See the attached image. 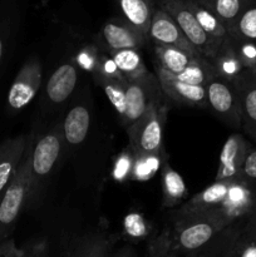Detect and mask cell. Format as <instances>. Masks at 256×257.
I'll use <instances>...</instances> for the list:
<instances>
[{
  "instance_id": "4",
  "label": "cell",
  "mask_w": 256,
  "mask_h": 257,
  "mask_svg": "<svg viewBox=\"0 0 256 257\" xmlns=\"http://www.w3.org/2000/svg\"><path fill=\"white\" fill-rule=\"evenodd\" d=\"M160 8L172 17L191 45L207 62L212 63L218 57L223 45L213 40L202 29L187 0H162Z\"/></svg>"
},
{
  "instance_id": "23",
  "label": "cell",
  "mask_w": 256,
  "mask_h": 257,
  "mask_svg": "<svg viewBox=\"0 0 256 257\" xmlns=\"http://www.w3.org/2000/svg\"><path fill=\"white\" fill-rule=\"evenodd\" d=\"M207 7L227 29L228 34L245 8L252 0H198Z\"/></svg>"
},
{
  "instance_id": "1",
  "label": "cell",
  "mask_w": 256,
  "mask_h": 257,
  "mask_svg": "<svg viewBox=\"0 0 256 257\" xmlns=\"http://www.w3.org/2000/svg\"><path fill=\"white\" fill-rule=\"evenodd\" d=\"M232 223L221 208L177 216L172 237L168 238L170 251L196 252Z\"/></svg>"
},
{
  "instance_id": "17",
  "label": "cell",
  "mask_w": 256,
  "mask_h": 257,
  "mask_svg": "<svg viewBox=\"0 0 256 257\" xmlns=\"http://www.w3.org/2000/svg\"><path fill=\"white\" fill-rule=\"evenodd\" d=\"M241 222L236 221L232 225L218 233L208 245L196 251L195 257H236L241 243Z\"/></svg>"
},
{
  "instance_id": "13",
  "label": "cell",
  "mask_w": 256,
  "mask_h": 257,
  "mask_svg": "<svg viewBox=\"0 0 256 257\" xmlns=\"http://www.w3.org/2000/svg\"><path fill=\"white\" fill-rule=\"evenodd\" d=\"M102 35L110 52L124 49L140 50L147 40V38L125 23L122 18L108 20L103 27Z\"/></svg>"
},
{
  "instance_id": "14",
  "label": "cell",
  "mask_w": 256,
  "mask_h": 257,
  "mask_svg": "<svg viewBox=\"0 0 256 257\" xmlns=\"http://www.w3.org/2000/svg\"><path fill=\"white\" fill-rule=\"evenodd\" d=\"M78 83V70L73 63L67 62L60 64L48 79L45 87L47 99L53 104L65 102L74 92Z\"/></svg>"
},
{
  "instance_id": "29",
  "label": "cell",
  "mask_w": 256,
  "mask_h": 257,
  "mask_svg": "<svg viewBox=\"0 0 256 257\" xmlns=\"http://www.w3.org/2000/svg\"><path fill=\"white\" fill-rule=\"evenodd\" d=\"M150 257H176L175 253L170 251V243H168L167 237H161L158 242L151 250Z\"/></svg>"
},
{
  "instance_id": "2",
  "label": "cell",
  "mask_w": 256,
  "mask_h": 257,
  "mask_svg": "<svg viewBox=\"0 0 256 257\" xmlns=\"http://www.w3.org/2000/svg\"><path fill=\"white\" fill-rule=\"evenodd\" d=\"M30 142L17 173L0 195V243L12 233L15 222L30 197L32 188V148Z\"/></svg>"
},
{
  "instance_id": "26",
  "label": "cell",
  "mask_w": 256,
  "mask_h": 257,
  "mask_svg": "<svg viewBox=\"0 0 256 257\" xmlns=\"http://www.w3.org/2000/svg\"><path fill=\"white\" fill-rule=\"evenodd\" d=\"M97 79L109 102L122 118L125 112V79L120 75H109L102 72H98Z\"/></svg>"
},
{
  "instance_id": "32",
  "label": "cell",
  "mask_w": 256,
  "mask_h": 257,
  "mask_svg": "<svg viewBox=\"0 0 256 257\" xmlns=\"http://www.w3.org/2000/svg\"><path fill=\"white\" fill-rule=\"evenodd\" d=\"M241 257H256V246H250L245 248L243 252L241 253Z\"/></svg>"
},
{
  "instance_id": "21",
  "label": "cell",
  "mask_w": 256,
  "mask_h": 257,
  "mask_svg": "<svg viewBox=\"0 0 256 257\" xmlns=\"http://www.w3.org/2000/svg\"><path fill=\"white\" fill-rule=\"evenodd\" d=\"M187 3L202 29L213 40L220 43L221 45H225L230 40V34L225 25L220 22V19L207 7L201 4L198 0H187Z\"/></svg>"
},
{
  "instance_id": "7",
  "label": "cell",
  "mask_w": 256,
  "mask_h": 257,
  "mask_svg": "<svg viewBox=\"0 0 256 257\" xmlns=\"http://www.w3.org/2000/svg\"><path fill=\"white\" fill-rule=\"evenodd\" d=\"M63 132L62 128H55L47 135L42 136L32 148V188L30 197L37 191L38 185L50 175L59 160L62 151Z\"/></svg>"
},
{
  "instance_id": "19",
  "label": "cell",
  "mask_w": 256,
  "mask_h": 257,
  "mask_svg": "<svg viewBox=\"0 0 256 257\" xmlns=\"http://www.w3.org/2000/svg\"><path fill=\"white\" fill-rule=\"evenodd\" d=\"M90 125V113L85 105L78 104L67 113L62 125L63 138L70 146H78L85 140Z\"/></svg>"
},
{
  "instance_id": "10",
  "label": "cell",
  "mask_w": 256,
  "mask_h": 257,
  "mask_svg": "<svg viewBox=\"0 0 256 257\" xmlns=\"http://www.w3.org/2000/svg\"><path fill=\"white\" fill-rule=\"evenodd\" d=\"M247 151V142L242 136L238 133L231 135L221 150L215 182L236 183L242 181L241 170Z\"/></svg>"
},
{
  "instance_id": "18",
  "label": "cell",
  "mask_w": 256,
  "mask_h": 257,
  "mask_svg": "<svg viewBox=\"0 0 256 257\" xmlns=\"http://www.w3.org/2000/svg\"><path fill=\"white\" fill-rule=\"evenodd\" d=\"M122 19L148 39L151 20L155 9L152 0H115Z\"/></svg>"
},
{
  "instance_id": "25",
  "label": "cell",
  "mask_w": 256,
  "mask_h": 257,
  "mask_svg": "<svg viewBox=\"0 0 256 257\" xmlns=\"http://www.w3.org/2000/svg\"><path fill=\"white\" fill-rule=\"evenodd\" d=\"M162 188L163 205L166 207H175L182 202L186 196L185 181L168 163H166L162 171Z\"/></svg>"
},
{
  "instance_id": "20",
  "label": "cell",
  "mask_w": 256,
  "mask_h": 257,
  "mask_svg": "<svg viewBox=\"0 0 256 257\" xmlns=\"http://www.w3.org/2000/svg\"><path fill=\"white\" fill-rule=\"evenodd\" d=\"M155 55L156 65L175 77L195 63L205 60V58H196L177 48L163 45H155Z\"/></svg>"
},
{
  "instance_id": "24",
  "label": "cell",
  "mask_w": 256,
  "mask_h": 257,
  "mask_svg": "<svg viewBox=\"0 0 256 257\" xmlns=\"http://www.w3.org/2000/svg\"><path fill=\"white\" fill-rule=\"evenodd\" d=\"M230 39L256 48V0H252L241 13L230 30Z\"/></svg>"
},
{
  "instance_id": "11",
  "label": "cell",
  "mask_w": 256,
  "mask_h": 257,
  "mask_svg": "<svg viewBox=\"0 0 256 257\" xmlns=\"http://www.w3.org/2000/svg\"><path fill=\"white\" fill-rule=\"evenodd\" d=\"M33 138V135H22L0 143V195L17 173Z\"/></svg>"
},
{
  "instance_id": "12",
  "label": "cell",
  "mask_w": 256,
  "mask_h": 257,
  "mask_svg": "<svg viewBox=\"0 0 256 257\" xmlns=\"http://www.w3.org/2000/svg\"><path fill=\"white\" fill-rule=\"evenodd\" d=\"M156 67V77L160 82L161 90L165 93L168 98L177 103L187 105H197V107H205L207 105V97H206V87L203 85H192L183 83L176 79L167 72Z\"/></svg>"
},
{
  "instance_id": "34",
  "label": "cell",
  "mask_w": 256,
  "mask_h": 257,
  "mask_svg": "<svg viewBox=\"0 0 256 257\" xmlns=\"http://www.w3.org/2000/svg\"><path fill=\"white\" fill-rule=\"evenodd\" d=\"M250 222H252V223H253V225H256V215H255V216H253V217H252V218H251V220H250Z\"/></svg>"
},
{
  "instance_id": "8",
  "label": "cell",
  "mask_w": 256,
  "mask_h": 257,
  "mask_svg": "<svg viewBox=\"0 0 256 257\" xmlns=\"http://www.w3.org/2000/svg\"><path fill=\"white\" fill-rule=\"evenodd\" d=\"M42 83V65L38 58L32 57L23 64L8 92L7 104L12 113L27 107L39 90Z\"/></svg>"
},
{
  "instance_id": "22",
  "label": "cell",
  "mask_w": 256,
  "mask_h": 257,
  "mask_svg": "<svg viewBox=\"0 0 256 257\" xmlns=\"http://www.w3.org/2000/svg\"><path fill=\"white\" fill-rule=\"evenodd\" d=\"M110 55L118 72L125 80L137 79L150 73L146 68L140 50H115V52H110Z\"/></svg>"
},
{
  "instance_id": "3",
  "label": "cell",
  "mask_w": 256,
  "mask_h": 257,
  "mask_svg": "<svg viewBox=\"0 0 256 257\" xmlns=\"http://www.w3.org/2000/svg\"><path fill=\"white\" fill-rule=\"evenodd\" d=\"M167 118V108L162 98L153 103L145 115L128 128L131 148L136 158L157 157L162 151L163 125Z\"/></svg>"
},
{
  "instance_id": "27",
  "label": "cell",
  "mask_w": 256,
  "mask_h": 257,
  "mask_svg": "<svg viewBox=\"0 0 256 257\" xmlns=\"http://www.w3.org/2000/svg\"><path fill=\"white\" fill-rule=\"evenodd\" d=\"M113 241L104 236L83 240L74 247L68 257H108L112 251Z\"/></svg>"
},
{
  "instance_id": "31",
  "label": "cell",
  "mask_w": 256,
  "mask_h": 257,
  "mask_svg": "<svg viewBox=\"0 0 256 257\" xmlns=\"http://www.w3.org/2000/svg\"><path fill=\"white\" fill-rule=\"evenodd\" d=\"M108 257H137V255H136L135 250L131 246H122L118 250H115L114 252L110 251Z\"/></svg>"
},
{
  "instance_id": "15",
  "label": "cell",
  "mask_w": 256,
  "mask_h": 257,
  "mask_svg": "<svg viewBox=\"0 0 256 257\" xmlns=\"http://www.w3.org/2000/svg\"><path fill=\"white\" fill-rule=\"evenodd\" d=\"M232 83L240 102L241 127L256 140V79L240 75Z\"/></svg>"
},
{
  "instance_id": "16",
  "label": "cell",
  "mask_w": 256,
  "mask_h": 257,
  "mask_svg": "<svg viewBox=\"0 0 256 257\" xmlns=\"http://www.w3.org/2000/svg\"><path fill=\"white\" fill-rule=\"evenodd\" d=\"M231 185L232 183L215 182L213 181L212 185H210L205 190L201 191L200 193L193 196L191 200H188L178 210L177 216L196 212H205V211L221 208V205H222L223 201L227 197Z\"/></svg>"
},
{
  "instance_id": "6",
  "label": "cell",
  "mask_w": 256,
  "mask_h": 257,
  "mask_svg": "<svg viewBox=\"0 0 256 257\" xmlns=\"http://www.w3.org/2000/svg\"><path fill=\"white\" fill-rule=\"evenodd\" d=\"M206 97L210 109L221 120L233 128L241 127L240 102L232 82L215 73L206 84Z\"/></svg>"
},
{
  "instance_id": "9",
  "label": "cell",
  "mask_w": 256,
  "mask_h": 257,
  "mask_svg": "<svg viewBox=\"0 0 256 257\" xmlns=\"http://www.w3.org/2000/svg\"><path fill=\"white\" fill-rule=\"evenodd\" d=\"M148 39L152 40L155 45L177 48V49L183 50L196 58H203L191 45V43L188 42L177 23L172 19V17L161 8L155 9L153 12L150 32H148Z\"/></svg>"
},
{
  "instance_id": "28",
  "label": "cell",
  "mask_w": 256,
  "mask_h": 257,
  "mask_svg": "<svg viewBox=\"0 0 256 257\" xmlns=\"http://www.w3.org/2000/svg\"><path fill=\"white\" fill-rule=\"evenodd\" d=\"M241 180L243 182L256 181V148L248 150L241 170Z\"/></svg>"
},
{
  "instance_id": "5",
  "label": "cell",
  "mask_w": 256,
  "mask_h": 257,
  "mask_svg": "<svg viewBox=\"0 0 256 257\" xmlns=\"http://www.w3.org/2000/svg\"><path fill=\"white\" fill-rule=\"evenodd\" d=\"M161 92L157 77L151 73L137 79L125 80V112L122 122L127 130L146 114L153 103L162 98Z\"/></svg>"
},
{
  "instance_id": "33",
  "label": "cell",
  "mask_w": 256,
  "mask_h": 257,
  "mask_svg": "<svg viewBox=\"0 0 256 257\" xmlns=\"http://www.w3.org/2000/svg\"><path fill=\"white\" fill-rule=\"evenodd\" d=\"M23 257H42V255L40 253H30V255H25Z\"/></svg>"
},
{
  "instance_id": "30",
  "label": "cell",
  "mask_w": 256,
  "mask_h": 257,
  "mask_svg": "<svg viewBox=\"0 0 256 257\" xmlns=\"http://www.w3.org/2000/svg\"><path fill=\"white\" fill-rule=\"evenodd\" d=\"M8 38H9L8 24L4 20H0V67H2L3 60L5 58V53H7Z\"/></svg>"
}]
</instances>
